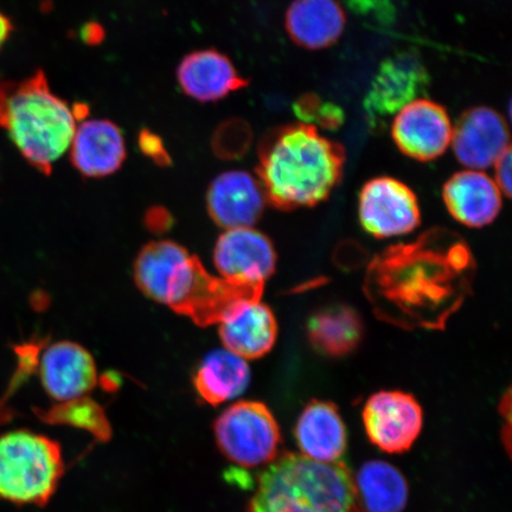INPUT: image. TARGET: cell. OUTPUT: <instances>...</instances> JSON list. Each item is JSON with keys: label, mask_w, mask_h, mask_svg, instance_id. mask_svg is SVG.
I'll return each mask as SVG.
<instances>
[{"label": "cell", "mask_w": 512, "mask_h": 512, "mask_svg": "<svg viewBox=\"0 0 512 512\" xmlns=\"http://www.w3.org/2000/svg\"><path fill=\"white\" fill-rule=\"evenodd\" d=\"M12 31L10 19L0 12V47L8 40Z\"/></svg>", "instance_id": "cell-30"}, {"label": "cell", "mask_w": 512, "mask_h": 512, "mask_svg": "<svg viewBox=\"0 0 512 512\" xmlns=\"http://www.w3.org/2000/svg\"><path fill=\"white\" fill-rule=\"evenodd\" d=\"M451 144L458 162L469 170L489 169L510 149L507 121L490 107H472L460 115Z\"/></svg>", "instance_id": "cell-12"}, {"label": "cell", "mask_w": 512, "mask_h": 512, "mask_svg": "<svg viewBox=\"0 0 512 512\" xmlns=\"http://www.w3.org/2000/svg\"><path fill=\"white\" fill-rule=\"evenodd\" d=\"M36 415L49 425H63L80 428L91 433L94 438L102 441L110 440L112 428L104 408L87 396L66 402L47 409H36Z\"/></svg>", "instance_id": "cell-24"}, {"label": "cell", "mask_w": 512, "mask_h": 512, "mask_svg": "<svg viewBox=\"0 0 512 512\" xmlns=\"http://www.w3.org/2000/svg\"><path fill=\"white\" fill-rule=\"evenodd\" d=\"M40 375L44 389L57 402L82 398L98 382L94 358L72 342L50 345L42 356Z\"/></svg>", "instance_id": "cell-14"}, {"label": "cell", "mask_w": 512, "mask_h": 512, "mask_svg": "<svg viewBox=\"0 0 512 512\" xmlns=\"http://www.w3.org/2000/svg\"><path fill=\"white\" fill-rule=\"evenodd\" d=\"M214 262L224 279L265 285L277 268V253L271 240L259 230L236 228L217 240Z\"/></svg>", "instance_id": "cell-11"}, {"label": "cell", "mask_w": 512, "mask_h": 512, "mask_svg": "<svg viewBox=\"0 0 512 512\" xmlns=\"http://www.w3.org/2000/svg\"><path fill=\"white\" fill-rule=\"evenodd\" d=\"M104 35V29H102V27L96 23L86 24L81 31L82 40L87 44H91V46L100 43L102 38H104Z\"/></svg>", "instance_id": "cell-29"}, {"label": "cell", "mask_w": 512, "mask_h": 512, "mask_svg": "<svg viewBox=\"0 0 512 512\" xmlns=\"http://www.w3.org/2000/svg\"><path fill=\"white\" fill-rule=\"evenodd\" d=\"M177 78L182 91L201 102L221 100L248 85L232 61L214 49L185 56L179 64Z\"/></svg>", "instance_id": "cell-17"}, {"label": "cell", "mask_w": 512, "mask_h": 512, "mask_svg": "<svg viewBox=\"0 0 512 512\" xmlns=\"http://www.w3.org/2000/svg\"><path fill=\"white\" fill-rule=\"evenodd\" d=\"M74 111L51 92L37 70L22 82L0 83V127L28 162L43 174L69 150L78 127Z\"/></svg>", "instance_id": "cell-4"}, {"label": "cell", "mask_w": 512, "mask_h": 512, "mask_svg": "<svg viewBox=\"0 0 512 512\" xmlns=\"http://www.w3.org/2000/svg\"><path fill=\"white\" fill-rule=\"evenodd\" d=\"M445 206L454 220L470 228H483L501 213L502 192L483 171L466 170L454 174L444 185Z\"/></svg>", "instance_id": "cell-15"}, {"label": "cell", "mask_w": 512, "mask_h": 512, "mask_svg": "<svg viewBox=\"0 0 512 512\" xmlns=\"http://www.w3.org/2000/svg\"><path fill=\"white\" fill-rule=\"evenodd\" d=\"M278 337V323L265 304L256 302L220 324L224 349L243 360H256L270 352Z\"/></svg>", "instance_id": "cell-20"}, {"label": "cell", "mask_w": 512, "mask_h": 512, "mask_svg": "<svg viewBox=\"0 0 512 512\" xmlns=\"http://www.w3.org/2000/svg\"><path fill=\"white\" fill-rule=\"evenodd\" d=\"M134 280L145 296L200 326L221 324L261 302L265 285L215 277L196 255L172 241H153L134 262Z\"/></svg>", "instance_id": "cell-1"}, {"label": "cell", "mask_w": 512, "mask_h": 512, "mask_svg": "<svg viewBox=\"0 0 512 512\" xmlns=\"http://www.w3.org/2000/svg\"><path fill=\"white\" fill-rule=\"evenodd\" d=\"M358 215L364 230L377 239L407 235L421 222L419 201L413 190L392 177H377L364 184Z\"/></svg>", "instance_id": "cell-8"}, {"label": "cell", "mask_w": 512, "mask_h": 512, "mask_svg": "<svg viewBox=\"0 0 512 512\" xmlns=\"http://www.w3.org/2000/svg\"><path fill=\"white\" fill-rule=\"evenodd\" d=\"M362 416L370 443L389 454L411 450L424 426L420 403L413 395L399 390L371 395Z\"/></svg>", "instance_id": "cell-9"}, {"label": "cell", "mask_w": 512, "mask_h": 512, "mask_svg": "<svg viewBox=\"0 0 512 512\" xmlns=\"http://www.w3.org/2000/svg\"><path fill=\"white\" fill-rule=\"evenodd\" d=\"M453 127L445 108L428 99H418L395 115L392 137L399 150L419 162L443 156L452 142Z\"/></svg>", "instance_id": "cell-10"}, {"label": "cell", "mask_w": 512, "mask_h": 512, "mask_svg": "<svg viewBox=\"0 0 512 512\" xmlns=\"http://www.w3.org/2000/svg\"><path fill=\"white\" fill-rule=\"evenodd\" d=\"M430 85L431 76L418 55L401 51L388 57L380 64L364 98L368 123L381 128L388 118L426 94Z\"/></svg>", "instance_id": "cell-7"}, {"label": "cell", "mask_w": 512, "mask_h": 512, "mask_svg": "<svg viewBox=\"0 0 512 512\" xmlns=\"http://www.w3.org/2000/svg\"><path fill=\"white\" fill-rule=\"evenodd\" d=\"M294 438L300 454L318 463L342 462L348 448V432L332 402L312 400L299 415Z\"/></svg>", "instance_id": "cell-16"}, {"label": "cell", "mask_w": 512, "mask_h": 512, "mask_svg": "<svg viewBox=\"0 0 512 512\" xmlns=\"http://www.w3.org/2000/svg\"><path fill=\"white\" fill-rule=\"evenodd\" d=\"M214 437L223 457L243 469L270 465L279 456L280 427L262 402L240 401L227 408L215 421Z\"/></svg>", "instance_id": "cell-6"}, {"label": "cell", "mask_w": 512, "mask_h": 512, "mask_svg": "<svg viewBox=\"0 0 512 512\" xmlns=\"http://www.w3.org/2000/svg\"><path fill=\"white\" fill-rule=\"evenodd\" d=\"M211 219L229 229L252 228L264 214L267 198L259 179L246 171L224 172L208 191Z\"/></svg>", "instance_id": "cell-13"}, {"label": "cell", "mask_w": 512, "mask_h": 512, "mask_svg": "<svg viewBox=\"0 0 512 512\" xmlns=\"http://www.w3.org/2000/svg\"><path fill=\"white\" fill-rule=\"evenodd\" d=\"M363 334L360 315L347 305L325 307L307 324V335L313 347L331 357L349 355L360 345Z\"/></svg>", "instance_id": "cell-23"}, {"label": "cell", "mask_w": 512, "mask_h": 512, "mask_svg": "<svg viewBox=\"0 0 512 512\" xmlns=\"http://www.w3.org/2000/svg\"><path fill=\"white\" fill-rule=\"evenodd\" d=\"M347 16L337 0H293L287 9V34L297 46L329 48L342 36Z\"/></svg>", "instance_id": "cell-19"}, {"label": "cell", "mask_w": 512, "mask_h": 512, "mask_svg": "<svg viewBox=\"0 0 512 512\" xmlns=\"http://www.w3.org/2000/svg\"><path fill=\"white\" fill-rule=\"evenodd\" d=\"M347 4L356 15L375 19L383 25L394 22L396 11L392 0H347Z\"/></svg>", "instance_id": "cell-25"}, {"label": "cell", "mask_w": 512, "mask_h": 512, "mask_svg": "<svg viewBox=\"0 0 512 512\" xmlns=\"http://www.w3.org/2000/svg\"><path fill=\"white\" fill-rule=\"evenodd\" d=\"M251 382L246 360L227 349L211 352L198 367L194 379L201 399L211 406L238 398Z\"/></svg>", "instance_id": "cell-21"}, {"label": "cell", "mask_w": 512, "mask_h": 512, "mask_svg": "<svg viewBox=\"0 0 512 512\" xmlns=\"http://www.w3.org/2000/svg\"><path fill=\"white\" fill-rule=\"evenodd\" d=\"M139 145L145 155L155 160L156 163L165 165L170 162V157L165 150L162 139L156 136L155 133L149 131L140 133Z\"/></svg>", "instance_id": "cell-26"}, {"label": "cell", "mask_w": 512, "mask_h": 512, "mask_svg": "<svg viewBox=\"0 0 512 512\" xmlns=\"http://www.w3.org/2000/svg\"><path fill=\"white\" fill-rule=\"evenodd\" d=\"M355 488L363 512H402L409 486L403 473L383 460H371L358 471Z\"/></svg>", "instance_id": "cell-22"}, {"label": "cell", "mask_w": 512, "mask_h": 512, "mask_svg": "<svg viewBox=\"0 0 512 512\" xmlns=\"http://www.w3.org/2000/svg\"><path fill=\"white\" fill-rule=\"evenodd\" d=\"M246 512L363 511L347 465L283 452L261 472Z\"/></svg>", "instance_id": "cell-3"}, {"label": "cell", "mask_w": 512, "mask_h": 512, "mask_svg": "<svg viewBox=\"0 0 512 512\" xmlns=\"http://www.w3.org/2000/svg\"><path fill=\"white\" fill-rule=\"evenodd\" d=\"M495 183L502 194L511 196V149H508L499 157L495 164Z\"/></svg>", "instance_id": "cell-28"}, {"label": "cell", "mask_w": 512, "mask_h": 512, "mask_svg": "<svg viewBox=\"0 0 512 512\" xmlns=\"http://www.w3.org/2000/svg\"><path fill=\"white\" fill-rule=\"evenodd\" d=\"M344 123V112L341 107L332 104V102L322 101L320 104L313 124H318L325 130H336Z\"/></svg>", "instance_id": "cell-27"}, {"label": "cell", "mask_w": 512, "mask_h": 512, "mask_svg": "<svg viewBox=\"0 0 512 512\" xmlns=\"http://www.w3.org/2000/svg\"><path fill=\"white\" fill-rule=\"evenodd\" d=\"M344 164V147L322 136L315 125H287L262 140L259 182L275 208L315 207L341 182Z\"/></svg>", "instance_id": "cell-2"}, {"label": "cell", "mask_w": 512, "mask_h": 512, "mask_svg": "<svg viewBox=\"0 0 512 512\" xmlns=\"http://www.w3.org/2000/svg\"><path fill=\"white\" fill-rule=\"evenodd\" d=\"M72 162L83 176L99 178L114 174L126 158V145L120 128L108 120H87L76 127Z\"/></svg>", "instance_id": "cell-18"}, {"label": "cell", "mask_w": 512, "mask_h": 512, "mask_svg": "<svg viewBox=\"0 0 512 512\" xmlns=\"http://www.w3.org/2000/svg\"><path fill=\"white\" fill-rule=\"evenodd\" d=\"M66 471L57 441L28 430L0 435V501L42 508Z\"/></svg>", "instance_id": "cell-5"}]
</instances>
